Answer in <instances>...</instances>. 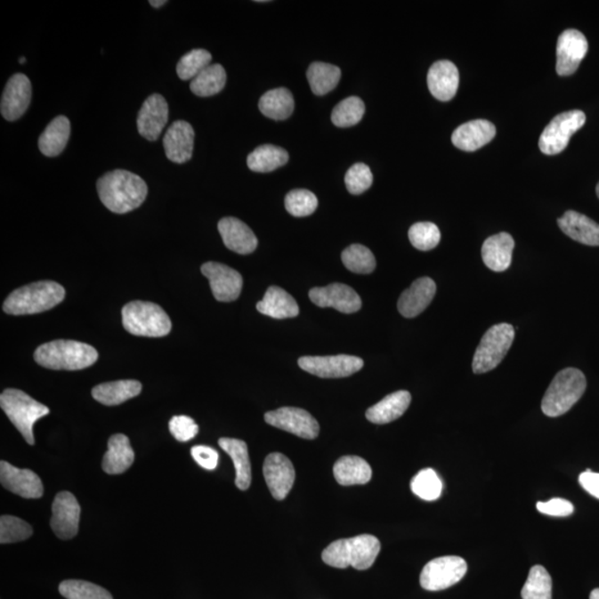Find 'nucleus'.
Wrapping results in <instances>:
<instances>
[{
  "mask_svg": "<svg viewBox=\"0 0 599 599\" xmlns=\"http://www.w3.org/2000/svg\"><path fill=\"white\" fill-rule=\"evenodd\" d=\"M587 123L582 110L563 112L546 125L539 137V150L545 155L554 156L569 146L571 136Z\"/></svg>",
  "mask_w": 599,
  "mask_h": 599,
  "instance_id": "obj_9",
  "label": "nucleus"
},
{
  "mask_svg": "<svg viewBox=\"0 0 599 599\" xmlns=\"http://www.w3.org/2000/svg\"><path fill=\"white\" fill-rule=\"evenodd\" d=\"M213 56L206 49H193L182 57L177 65V74L180 79L192 80L210 66Z\"/></svg>",
  "mask_w": 599,
  "mask_h": 599,
  "instance_id": "obj_44",
  "label": "nucleus"
},
{
  "mask_svg": "<svg viewBox=\"0 0 599 599\" xmlns=\"http://www.w3.org/2000/svg\"><path fill=\"white\" fill-rule=\"evenodd\" d=\"M170 433L179 442H188V441L196 438L199 426L193 418L186 416H177L171 418L169 422Z\"/></svg>",
  "mask_w": 599,
  "mask_h": 599,
  "instance_id": "obj_49",
  "label": "nucleus"
},
{
  "mask_svg": "<svg viewBox=\"0 0 599 599\" xmlns=\"http://www.w3.org/2000/svg\"><path fill=\"white\" fill-rule=\"evenodd\" d=\"M333 474L340 485H364L372 479V468L366 459L348 455L337 459Z\"/></svg>",
  "mask_w": 599,
  "mask_h": 599,
  "instance_id": "obj_32",
  "label": "nucleus"
},
{
  "mask_svg": "<svg viewBox=\"0 0 599 599\" xmlns=\"http://www.w3.org/2000/svg\"><path fill=\"white\" fill-rule=\"evenodd\" d=\"M436 285L431 278H420L401 295L398 302L399 312L404 318H416L433 301Z\"/></svg>",
  "mask_w": 599,
  "mask_h": 599,
  "instance_id": "obj_22",
  "label": "nucleus"
},
{
  "mask_svg": "<svg viewBox=\"0 0 599 599\" xmlns=\"http://www.w3.org/2000/svg\"><path fill=\"white\" fill-rule=\"evenodd\" d=\"M596 192H597V197L599 198V182H598L597 187H596Z\"/></svg>",
  "mask_w": 599,
  "mask_h": 599,
  "instance_id": "obj_56",
  "label": "nucleus"
},
{
  "mask_svg": "<svg viewBox=\"0 0 599 599\" xmlns=\"http://www.w3.org/2000/svg\"><path fill=\"white\" fill-rule=\"evenodd\" d=\"M220 448L231 457L236 467V485L239 490H247L251 485V463L247 445L241 440L223 438Z\"/></svg>",
  "mask_w": 599,
  "mask_h": 599,
  "instance_id": "obj_33",
  "label": "nucleus"
},
{
  "mask_svg": "<svg viewBox=\"0 0 599 599\" xmlns=\"http://www.w3.org/2000/svg\"><path fill=\"white\" fill-rule=\"evenodd\" d=\"M589 599H599V588L594 589Z\"/></svg>",
  "mask_w": 599,
  "mask_h": 599,
  "instance_id": "obj_54",
  "label": "nucleus"
},
{
  "mask_svg": "<svg viewBox=\"0 0 599 599\" xmlns=\"http://www.w3.org/2000/svg\"><path fill=\"white\" fill-rule=\"evenodd\" d=\"M514 239L510 233L501 232L486 239L482 247L484 264L495 272L506 271L511 267Z\"/></svg>",
  "mask_w": 599,
  "mask_h": 599,
  "instance_id": "obj_26",
  "label": "nucleus"
},
{
  "mask_svg": "<svg viewBox=\"0 0 599 599\" xmlns=\"http://www.w3.org/2000/svg\"><path fill=\"white\" fill-rule=\"evenodd\" d=\"M193 459L205 470L214 471L219 464V454L213 448L205 445H197L191 449Z\"/></svg>",
  "mask_w": 599,
  "mask_h": 599,
  "instance_id": "obj_51",
  "label": "nucleus"
},
{
  "mask_svg": "<svg viewBox=\"0 0 599 599\" xmlns=\"http://www.w3.org/2000/svg\"><path fill=\"white\" fill-rule=\"evenodd\" d=\"M260 313L273 319H290L298 317L300 309L294 296L279 287H270L263 299L256 304Z\"/></svg>",
  "mask_w": 599,
  "mask_h": 599,
  "instance_id": "obj_30",
  "label": "nucleus"
},
{
  "mask_svg": "<svg viewBox=\"0 0 599 599\" xmlns=\"http://www.w3.org/2000/svg\"><path fill=\"white\" fill-rule=\"evenodd\" d=\"M225 83H227V74L223 67L219 64L210 65L191 80L190 90L196 96H215L222 92Z\"/></svg>",
  "mask_w": 599,
  "mask_h": 599,
  "instance_id": "obj_38",
  "label": "nucleus"
},
{
  "mask_svg": "<svg viewBox=\"0 0 599 599\" xmlns=\"http://www.w3.org/2000/svg\"><path fill=\"white\" fill-rule=\"evenodd\" d=\"M467 571L466 562L458 556H443L427 563L420 578L426 591H443L457 584Z\"/></svg>",
  "mask_w": 599,
  "mask_h": 599,
  "instance_id": "obj_10",
  "label": "nucleus"
},
{
  "mask_svg": "<svg viewBox=\"0 0 599 599\" xmlns=\"http://www.w3.org/2000/svg\"><path fill=\"white\" fill-rule=\"evenodd\" d=\"M264 420L269 425L305 440L317 439L320 432L318 421L308 411L299 408L286 407L265 413Z\"/></svg>",
  "mask_w": 599,
  "mask_h": 599,
  "instance_id": "obj_12",
  "label": "nucleus"
},
{
  "mask_svg": "<svg viewBox=\"0 0 599 599\" xmlns=\"http://www.w3.org/2000/svg\"><path fill=\"white\" fill-rule=\"evenodd\" d=\"M60 592L67 599H112L107 589L85 580H65L60 585Z\"/></svg>",
  "mask_w": 599,
  "mask_h": 599,
  "instance_id": "obj_43",
  "label": "nucleus"
},
{
  "mask_svg": "<svg viewBox=\"0 0 599 599\" xmlns=\"http://www.w3.org/2000/svg\"><path fill=\"white\" fill-rule=\"evenodd\" d=\"M97 190L103 206L119 215L139 208L148 195L145 180L127 170H114L103 174L98 180Z\"/></svg>",
  "mask_w": 599,
  "mask_h": 599,
  "instance_id": "obj_1",
  "label": "nucleus"
},
{
  "mask_svg": "<svg viewBox=\"0 0 599 599\" xmlns=\"http://www.w3.org/2000/svg\"><path fill=\"white\" fill-rule=\"evenodd\" d=\"M31 101V83L24 74H16L4 87L0 111L4 119L15 121L25 114Z\"/></svg>",
  "mask_w": 599,
  "mask_h": 599,
  "instance_id": "obj_18",
  "label": "nucleus"
},
{
  "mask_svg": "<svg viewBox=\"0 0 599 599\" xmlns=\"http://www.w3.org/2000/svg\"><path fill=\"white\" fill-rule=\"evenodd\" d=\"M20 64H25V62H26V58H25V57H21L20 60Z\"/></svg>",
  "mask_w": 599,
  "mask_h": 599,
  "instance_id": "obj_55",
  "label": "nucleus"
},
{
  "mask_svg": "<svg viewBox=\"0 0 599 599\" xmlns=\"http://www.w3.org/2000/svg\"><path fill=\"white\" fill-rule=\"evenodd\" d=\"M66 291L60 283L39 281L20 287L4 302V311L12 315L42 313L64 301Z\"/></svg>",
  "mask_w": 599,
  "mask_h": 599,
  "instance_id": "obj_4",
  "label": "nucleus"
},
{
  "mask_svg": "<svg viewBox=\"0 0 599 599\" xmlns=\"http://www.w3.org/2000/svg\"><path fill=\"white\" fill-rule=\"evenodd\" d=\"M521 595L523 599H552V578L543 566L531 567Z\"/></svg>",
  "mask_w": 599,
  "mask_h": 599,
  "instance_id": "obj_40",
  "label": "nucleus"
},
{
  "mask_svg": "<svg viewBox=\"0 0 599 599\" xmlns=\"http://www.w3.org/2000/svg\"><path fill=\"white\" fill-rule=\"evenodd\" d=\"M218 230L229 250L239 255H250L258 247V239L245 223L237 218L228 217L220 220Z\"/></svg>",
  "mask_w": 599,
  "mask_h": 599,
  "instance_id": "obj_23",
  "label": "nucleus"
},
{
  "mask_svg": "<svg viewBox=\"0 0 599 599\" xmlns=\"http://www.w3.org/2000/svg\"><path fill=\"white\" fill-rule=\"evenodd\" d=\"M459 75L457 67L452 61H440L432 65L427 75L432 96L441 101H449L457 93Z\"/></svg>",
  "mask_w": 599,
  "mask_h": 599,
  "instance_id": "obj_25",
  "label": "nucleus"
},
{
  "mask_svg": "<svg viewBox=\"0 0 599 599\" xmlns=\"http://www.w3.org/2000/svg\"><path fill=\"white\" fill-rule=\"evenodd\" d=\"M70 137V121L65 116H58L40 134L39 150L46 157H57L64 151Z\"/></svg>",
  "mask_w": 599,
  "mask_h": 599,
  "instance_id": "obj_34",
  "label": "nucleus"
},
{
  "mask_svg": "<svg viewBox=\"0 0 599 599\" xmlns=\"http://www.w3.org/2000/svg\"><path fill=\"white\" fill-rule=\"evenodd\" d=\"M0 407L29 445L35 444L33 432L35 423L51 413L46 405L37 402L25 392L16 389L3 392L0 396Z\"/></svg>",
  "mask_w": 599,
  "mask_h": 599,
  "instance_id": "obj_6",
  "label": "nucleus"
},
{
  "mask_svg": "<svg viewBox=\"0 0 599 599\" xmlns=\"http://www.w3.org/2000/svg\"><path fill=\"white\" fill-rule=\"evenodd\" d=\"M51 526L58 538L70 539L78 534L80 506L73 494L61 492L53 503Z\"/></svg>",
  "mask_w": 599,
  "mask_h": 599,
  "instance_id": "obj_17",
  "label": "nucleus"
},
{
  "mask_svg": "<svg viewBox=\"0 0 599 599\" xmlns=\"http://www.w3.org/2000/svg\"><path fill=\"white\" fill-rule=\"evenodd\" d=\"M289 161V153L280 147L263 145L247 156V164L255 173H271Z\"/></svg>",
  "mask_w": 599,
  "mask_h": 599,
  "instance_id": "obj_36",
  "label": "nucleus"
},
{
  "mask_svg": "<svg viewBox=\"0 0 599 599\" xmlns=\"http://www.w3.org/2000/svg\"><path fill=\"white\" fill-rule=\"evenodd\" d=\"M259 109L270 119L286 120L295 110L294 96L287 88L269 90L260 98Z\"/></svg>",
  "mask_w": 599,
  "mask_h": 599,
  "instance_id": "obj_35",
  "label": "nucleus"
},
{
  "mask_svg": "<svg viewBox=\"0 0 599 599\" xmlns=\"http://www.w3.org/2000/svg\"><path fill=\"white\" fill-rule=\"evenodd\" d=\"M311 89L317 96H324L339 84L341 69L339 67L326 62H313L306 73Z\"/></svg>",
  "mask_w": 599,
  "mask_h": 599,
  "instance_id": "obj_37",
  "label": "nucleus"
},
{
  "mask_svg": "<svg viewBox=\"0 0 599 599\" xmlns=\"http://www.w3.org/2000/svg\"><path fill=\"white\" fill-rule=\"evenodd\" d=\"M411 490L417 497L425 501H435L442 494L443 484L438 474L432 468L418 472L411 482Z\"/></svg>",
  "mask_w": 599,
  "mask_h": 599,
  "instance_id": "obj_42",
  "label": "nucleus"
},
{
  "mask_svg": "<svg viewBox=\"0 0 599 599\" xmlns=\"http://www.w3.org/2000/svg\"><path fill=\"white\" fill-rule=\"evenodd\" d=\"M33 535V529L27 522L15 516L4 515L0 519V543L11 544L26 540Z\"/></svg>",
  "mask_w": 599,
  "mask_h": 599,
  "instance_id": "obj_47",
  "label": "nucleus"
},
{
  "mask_svg": "<svg viewBox=\"0 0 599 599\" xmlns=\"http://www.w3.org/2000/svg\"><path fill=\"white\" fill-rule=\"evenodd\" d=\"M309 296L310 300L320 308H333L346 314L358 312L362 306L361 298L357 292L344 283L313 287L310 290Z\"/></svg>",
  "mask_w": 599,
  "mask_h": 599,
  "instance_id": "obj_15",
  "label": "nucleus"
},
{
  "mask_svg": "<svg viewBox=\"0 0 599 599\" xmlns=\"http://www.w3.org/2000/svg\"><path fill=\"white\" fill-rule=\"evenodd\" d=\"M302 370L323 378L346 377L359 372L364 366L362 359L353 355L332 357H304L298 361Z\"/></svg>",
  "mask_w": 599,
  "mask_h": 599,
  "instance_id": "obj_11",
  "label": "nucleus"
},
{
  "mask_svg": "<svg viewBox=\"0 0 599 599\" xmlns=\"http://www.w3.org/2000/svg\"><path fill=\"white\" fill-rule=\"evenodd\" d=\"M34 359L39 366L51 370L78 371L96 363L98 352L83 342L56 340L40 345Z\"/></svg>",
  "mask_w": 599,
  "mask_h": 599,
  "instance_id": "obj_3",
  "label": "nucleus"
},
{
  "mask_svg": "<svg viewBox=\"0 0 599 599\" xmlns=\"http://www.w3.org/2000/svg\"><path fill=\"white\" fill-rule=\"evenodd\" d=\"M380 551V540L376 536L363 534L331 543L324 549L322 560L336 569L352 566L355 570L366 571L375 564Z\"/></svg>",
  "mask_w": 599,
  "mask_h": 599,
  "instance_id": "obj_2",
  "label": "nucleus"
},
{
  "mask_svg": "<svg viewBox=\"0 0 599 599\" xmlns=\"http://www.w3.org/2000/svg\"><path fill=\"white\" fill-rule=\"evenodd\" d=\"M538 510L545 515L565 517L573 514L574 506L564 498H553L548 502H538Z\"/></svg>",
  "mask_w": 599,
  "mask_h": 599,
  "instance_id": "obj_50",
  "label": "nucleus"
},
{
  "mask_svg": "<svg viewBox=\"0 0 599 599\" xmlns=\"http://www.w3.org/2000/svg\"><path fill=\"white\" fill-rule=\"evenodd\" d=\"M579 481L587 493L599 499V473L587 470L579 475Z\"/></svg>",
  "mask_w": 599,
  "mask_h": 599,
  "instance_id": "obj_52",
  "label": "nucleus"
},
{
  "mask_svg": "<svg viewBox=\"0 0 599 599\" xmlns=\"http://www.w3.org/2000/svg\"><path fill=\"white\" fill-rule=\"evenodd\" d=\"M142 385L136 380H121L115 382L102 383L94 386L92 392L93 399L99 403L114 407L134 399L142 393Z\"/></svg>",
  "mask_w": 599,
  "mask_h": 599,
  "instance_id": "obj_31",
  "label": "nucleus"
},
{
  "mask_svg": "<svg viewBox=\"0 0 599 599\" xmlns=\"http://www.w3.org/2000/svg\"><path fill=\"white\" fill-rule=\"evenodd\" d=\"M373 183V174L366 164H355L345 174V186L351 195H361L370 189Z\"/></svg>",
  "mask_w": 599,
  "mask_h": 599,
  "instance_id": "obj_48",
  "label": "nucleus"
},
{
  "mask_svg": "<svg viewBox=\"0 0 599 599\" xmlns=\"http://www.w3.org/2000/svg\"><path fill=\"white\" fill-rule=\"evenodd\" d=\"M366 105L359 97H349L342 101L332 111L333 125L340 128L352 127L362 120Z\"/></svg>",
  "mask_w": 599,
  "mask_h": 599,
  "instance_id": "obj_41",
  "label": "nucleus"
},
{
  "mask_svg": "<svg viewBox=\"0 0 599 599\" xmlns=\"http://www.w3.org/2000/svg\"><path fill=\"white\" fill-rule=\"evenodd\" d=\"M150 4H151L152 7L159 8L161 6H164V4H166V0H159V2H156V0H150Z\"/></svg>",
  "mask_w": 599,
  "mask_h": 599,
  "instance_id": "obj_53",
  "label": "nucleus"
},
{
  "mask_svg": "<svg viewBox=\"0 0 599 599\" xmlns=\"http://www.w3.org/2000/svg\"><path fill=\"white\" fill-rule=\"evenodd\" d=\"M134 461V452L130 440L125 434L112 435L108 441V450L102 459V470L107 474H123Z\"/></svg>",
  "mask_w": 599,
  "mask_h": 599,
  "instance_id": "obj_29",
  "label": "nucleus"
},
{
  "mask_svg": "<svg viewBox=\"0 0 599 599\" xmlns=\"http://www.w3.org/2000/svg\"><path fill=\"white\" fill-rule=\"evenodd\" d=\"M497 134V128L488 120H472L459 125L452 134L453 145L463 151H475L488 145Z\"/></svg>",
  "mask_w": 599,
  "mask_h": 599,
  "instance_id": "obj_24",
  "label": "nucleus"
},
{
  "mask_svg": "<svg viewBox=\"0 0 599 599\" xmlns=\"http://www.w3.org/2000/svg\"><path fill=\"white\" fill-rule=\"evenodd\" d=\"M123 324L130 335L147 337L168 336L171 320L160 305L152 302L133 301L123 308Z\"/></svg>",
  "mask_w": 599,
  "mask_h": 599,
  "instance_id": "obj_7",
  "label": "nucleus"
},
{
  "mask_svg": "<svg viewBox=\"0 0 599 599\" xmlns=\"http://www.w3.org/2000/svg\"><path fill=\"white\" fill-rule=\"evenodd\" d=\"M342 263L351 272L370 274L375 271L376 261L372 251L362 245H352L342 252Z\"/></svg>",
  "mask_w": 599,
  "mask_h": 599,
  "instance_id": "obj_39",
  "label": "nucleus"
},
{
  "mask_svg": "<svg viewBox=\"0 0 599 599\" xmlns=\"http://www.w3.org/2000/svg\"><path fill=\"white\" fill-rule=\"evenodd\" d=\"M515 339L514 328L508 323L495 324L486 331L473 359V372L483 375L494 370L506 357Z\"/></svg>",
  "mask_w": 599,
  "mask_h": 599,
  "instance_id": "obj_8",
  "label": "nucleus"
},
{
  "mask_svg": "<svg viewBox=\"0 0 599 599\" xmlns=\"http://www.w3.org/2000/svg\"><path fill=\"white\" fill-rule=\"evenodd\" d=\"M263 475L270 493L278 501L285 499L295 484L294 464L281 453L268 455L263 464Z\"/></svg>",
  "mask_w": 599,
  "mask_h": 599,
  "instance_id": "obj_16",
  "label": "nucleus"
},
{
  "mask_svg": "<svg viewBox=\"0 0 599 599\" xmlns=\"http://www.w3.org/2000/svg\"><path fill=\"white\" fill-rule=\"evenodd\" d=\"M195 130L187 121L177 120L166 130L164 147L166 158L174 164H186L191 159Z\"/></svg>",
  "mask_w": 599,
  "mask_h": 599,
  "instance_id": "obj_21",
  "label": "nucleus"
},
{
  "mask_svg": "<svg viewBox=\"0 0 599 599\" xmlns=\"http://www.w3.org/2000/svg\"><path fill=\"white\" fill-rule=\"evenodd\" d=\"M587 377L579 368H567L558 372L542 401L545 416L557 417L570 411L587 390Z\"/></svg>",
  "mask_w": 599,
  "mask_h": 599,
  "instance_id": "obj_5",
  "label": "nucleus"
},
{
  "mask_svg": "<svg viewBox=\"0 0 599 599\" xmlns=\"http://www.w3.org/2000/svg\"><path fill=\"white\" fill-rule=\"evenodd\" d=\"M558 227L573 240L585 246L599 247V224L576 211H566L557 220Z\"/></svg>",
  "mask_w": 599,
  "mask_h": 599,
  "instance_id": "obj_27",
  "label": "nucleus"
},
{
  "mask_svg": "<svg viewBox=\"0 0 599 599\" xmlns=\"http://www.w3.org/2000/svg\"><path fill=\"white\" fill-rule=\"evenodd\" d=\"M411 400V393L408 391L394 392L368 409L366 414L367 418L375 425H386V423L398 420L407 412Z\"/></svg>",
  "mask_w": 599,
  "mask_h": 599,
  "instance_id": "obj_28",
  "label": "nucleus"
},
{
  "mask_svg": "<svg viewBox=\"0 0 599 599\" xmlns=\"http://www.w3.org/2000/svg\"><path fill=\"white\" fill-rule=\"evenodd\" d=\"M169 118L168 102L159 93L147 99L139 111L137 127L139 134L147 141L155 142L160 137Z\"/></svg>",
  "mask_w": 599,
  "mask_h": 599,
  "instance_id": "obj_20",
  "label": "nucleus"
},
{
  "mask_svg": "<svg viewBox=\"0 0 599 599\" xmlns=\"http://www.w3.org/2000/svg\"><path fill=\"white\" fill-rule=\"evenodd\" d=\"M286 209L294 217H308L318 208L319 201L313 192L305 189H296L287 193L286 197Z\"/></svg>",
  "mask_w": 599,
  "mask_h": 599,
  "instance_id": "obj_45",
  "label": "nucleus"
},
{
  "mask_svg": "<svg viewBox=\"0 0 599 599\" xmlns=\"http://www.w3.org/2000/svg\"><path fill=\"white\" fill-rule=\"evenodd\" d=\"M587 52V39L579 30L563 31L557 40V74L560 76L573 75L579 69Z\"/></svg>",
  "mask_w": 599,
  "mask_h": 599,
  "instance_id": "obj_14",
  "label": "nucleus"
},
{
  "mask_svg": "<svg viewBox=\"0 0 599 599\" xmlns=\"http://www.w3.org/2000/svg\"><path fill=\"white\" fill-rule=\"evenodd\" d=\"M0 482L4 489L24 498H40L44 494L42 480L35 472L6 461L0 463Z\"/></svg>",
  "mask_w": 599,
  "mask_h": 599,
  "instance_id": "obj_19",
  "label": "nucleus"
},
{
  "mask_svg": "<svg viewBox=\"0 0 599 599\" xmlns=\"http://www.w3.org/2000/svg\"><path fill=\"white\" fill-rule=\"evenodd\" d=\"M201 272L208 278L215 300L232 302L240 296L243 279L236 270L223 263H206L202 265Z\"/></svg>",
  "mask_w": 599,
  "mask_h": 599,
  "instance_id": "obj_13",
  "label": "nucleus"
},
{
  "mask_svg": "<svg viewBox=\"0 0 599 599\" xmlns=\"http://www.w3.org/2000/svg\"><path fill=\"white\" fill-rule=\"evenodd\" d=\"M409 239L417 250L430 251L441 241L440 229L432 223H417L409 228Z\"/></svg>",
  "mask_w": 599,
  "mask_h": 599,
  "instance_id": "obj_46",
  "label": "nucleus"
}]
</instances>
